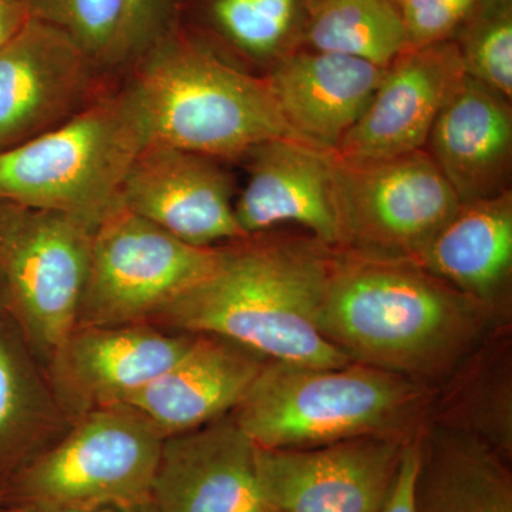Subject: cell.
I'll list each match as a JSON object with an SVG mask.
<instances>
[{
    "mask_svg": "<svg viewBox=\"0 0 512 512\" xmlns=\"http://www.w3.org/2000/svg\"><path fill=\"white\" fill-rule=\"evenodd\" d=\"M332 265L315 247L299 242L221 251L211 274L158 316L175 328L237 343L271 362L348 365L353 360L318 326Z\"/></svg>",
    "mask_w": 512,
    "mask_h": 512,
    "instance_id": "obj_1",
    "label": "cell"
},
{
    "mask_svg": "<svg viewBox=\"0 0 512 512\" xmlns=\"http://www.w3.org/2000/svg\"><path fill=\"white\" fill-rule=\"evenodd\" d=\"M476 303L414 262L357 255L333 261L318 326L353 362L407 377L461 349Z\"/></svg>",
    "mask_w": 512,
    "mask_h": 512,
    "instance_id": "obj_2",
    "label": "cell"
},
{
    "mask_svg": "<svg viewBox=\"0 0 512 512\" xmlns=\"http://www.w3.org/2000/svg\"><path fill=\"white\" fill-rule=\"evenodd\" d=\"M121 97L144 147L234 158L275 138H298L266 80L190 45L156 50Z\"/></svg>",
    "mask_w": 512,
    "mask_h": 512,
    "instance_id": "obj_3",
    "label": "cell"
},
{
    "mask_svg": "<svg viewBox=\"0 0 512 512\" xmlns=\"http://www.w3.org/2000/svg\"><path fill=\"white\" fill-rule=\"evenodd\" d=\"M420 402L410 377L352 362L264 365L235 421L255 446L313 448L365 436H393Z\"/></svg>",
    "mask_w": 512,
    "mask_h": 512,
    "instance_id": "obj_4",
    "label": "cell"
},
{
    "mask_svg": "<svg viewBox=\"0 0 512 512\" xmlns=\"http://www.w3.org/2000/svg\"><path fill=\"white\" fill-rule=\"evenodd\" d=\"M143 147L123 97L101 101L0 151V202L62 212L97 228L120 207L124 178Z\"/></svg>",
    "mask_w": 512,
    "mask_h": 512,
    "instance_id": "obj_5",
    "label": "cell"
},
{
    "mask_svg": "<svg viewBox=\"0 0 512 512\" xmlns=\"http://www.w3.org/2000/svg\"><path fill=\"white\" fill-rule=\"evenodd\" d=\"M163 441L161 431L134 410L107 406L23 468L9 485V500L90 511L150 500Z\"/></svg>",
    "mask_w": 512,
    "mask_h": 512,
    "instance_id": "obj_6",
    "label": "cell"
},
{
    "mask_svg": "<svg viewBox=\"0 0 512 512\" xmlns=\"http://www.w3.org/2000/svg\"><path fill=\"white\" fill-rule=\"evenodd\" d=\"M332 173L342 244L366 258L416 261L461 205L426 150Z\"/></svg>",
    "mask_w": 512,
    "mask_h": 512,
    "instance_id": "obj_7",
    "label": "cell"
},
{
    "mask_svg": "<svg viewBox=\"0 0 512 512\" xmlns=\"http://www.w3.org/2000/svg\"><path fill=\"white\" fill-rule=\"evenodd\" d=\"M221 249L194 247L123 205L96 228L79 316L94 326L158 315L220 261Z\"/></svg>",
    "mask_w": 512,
    "mask_h": 512,
    "instance_id": "obj_8",
    "label": "cell"
},
{
    "mask_svg": "<svg viewBox=\"0 0 512 512\" xmlns=\"http://www.w3.org/2000/svg\"><path fill=\"white\" fill-rule=\"evenodd\" d=\"M96 228L62 212L0 202V271L33 335L62 349L79 318Z\"/></svg>",
    "mask_w": 512,
    "mask_h": 512,
    "instance_id": "obj_9",
    "label": "cell"
},
{
    "mask_svg": "<svg viewBox=\"0 0 512 512\" xmlns=\"http://www.w3.org/2000/svg\"><path fill=\"white\" fill-rule=\"evenodd\" d=\"M404 444L365 436L295 450L256 446L259 500L276 512H382Z\"/></svg>",
    "mask_w": 512,
    "mask_h": 512,
    "instance_id": "obj_10",
    "label": "cell"
},
{
    "mask_svg": "<svg viewBox=\"0 0 512 512\" xmlns=\"http://www.w3.org/2000/svg\"><path fill=\"white\" fill-rule=\"evenodd\" d=\"M464 76L456 43L407 47L384 70L365 113L332 157L372 164L424 150L434 121Z\"/></svg>",
    "mask_w": 512,
    "mask_h": 512,
    "instance_id": "obj_11",
    "label": "cell"
},
{
    "mask_svg": "<svg viewBox=\"0 0 512 512\" xmlns=\"http://www.w3.org/2000/svg\"><path fill=\"white\" fill-rule=\"evenodd\" d=\"M231 183L211 158L164 146H146L124 178L120 204L175 238L211 247L245 239L231 198Z\"/></svg>",
    "mask_w": 512,
    "mask_h": 512,
    "instance_id": "obj_12",
    "label": "cell"
},
{
    "mask_svg": "<svg viewBox=\"0 0 512 512\" xmlns=\"http://www.w3.org/2000/svg\"><path fill=\"white\" fill-rule=\"evenodd\" d=\"M89 60L72 37L30 18L0 49V151L56 127L83 96Z\"/></svg>",
    "mask_w": 512,
    "mask_h": 512,
    "instance_id": "obj_13",
    "label": "cell"
},
{
    "mask_svg": "<svg viewBox=\"0 0 512 512\" xmlns=\"http://www.w3.org/2000/svg\"><path fill=\"white\" fill-rule=\"evenodd\" d=\"M256 446L234 420L163 441L151 500L161 512H251L261 505Z\"/></svg>",
    "mask_w": 512,
    "mask_h": 512,
    "instance_id": "obj_14",
    "label": "cell"
},
{
    "mask_svg": "<svg viewBox=\"0 0 512 512\" xmlns=\"http://www.w3.org/2000/svg\"><path fill=\"white\" fill-rule=\"evenodd\" d=\"M249 156L251 175L234 204L235 218L247 237L296 222L311 229L320 244H342L332 154L298 138H275Z\"/></svg>",
    "mask_w": 512,
    "mask_h": 512,
    "instance_id": "obj_15",
    "label": "cell"
},
{
    "mask_svg": "<svg viewBox=\"0 0 512 512\" xmlns=\"http://www.w3.org/2000/svg\"><path fill=\"white\" fill-rule=\"evenodd\" d=\"M384 70L339 53H299L266 82L286 124L303 143L332 154L375 96Z\"/></svg>",
    "mask_w": 512,
    "mask_h": 512,
    "instance_id": "obj_16",
    "label": "cell"
},
{
    "mask_svg": "<svg viewBox=\"0 0 512 512\" xmlns=\"http://www.w3.org/2000/svg\"><path fill=\"white\" fill-rule=\"evenodd\" d=\"M264 363L237 343L202 335L167 372L128 397V407L160 431L184 433L237 409Z\"/></svg>",
    "mask_w": 512,
    "mask_h": 512,
    "instance_id": "obj_17",
    "label": "cell"
},
{
    "mask_svg": "<svg viewBox=\"0 0 512 512\" xmlns=\"http://www.w3.org/2000/svg\"><path fill=\"white\" fill-rule=\"evenodd\" d=\"M430 157L461 204L503 194L510 173V100L464 76L431 127Z\"/></svg>",
    "mask_w": 512,
    "mask_h": 512,
    "instance_id": "obj_18",
    "label": "cell"
},
{
    "mask_svg": "<svg viewBox=\"0 0 512 512\" xmlns=\"http://www.w3.org/2000/svg\"><path fill=\"white\" fill-rule=\"evenodd\" d=\"M414 512H512L510 468L495 447L453 427L419 439Z\"/></svg>",
    "mask_w": 512,
    "mask_h": 512,
    "instance_id": "obj_19",
    "label": "cell"
},
{
    "mask_svg": "<svg viewBox=\"0 0 512 512\" xmlns=\"http://www.w3.org/2000/svg\"><path fill=\"white\" fill-rule=\"evenodd\" d=\"M414 264L477 301L490 296L511 271L510 192L461 204Z\"/></svg>",
    "mask_w": 512,
    "mask_h": 512,
    "instance_id": "obj_20",
    "label": "cell"
},
{
    "mask_svg": "<svg viewBox=\"0 0 512 512\" xmlns=\"http://www.w3.org/2000/svg\"><path fill=\"white\" fill-rule=\"evenodd\" d=\"M194 339L146 328L93 329L62 349L83 390L106 406H120L174 366Z\"/></svg>",
    "mask_w": 512,
    "mask_h": 512,
    "instance_id": "obj_21",
    "label": "cell"
},
{
    "mask_svg": "<svg viewBox=\"0 0 512 512\" xmlns=\"http://www.w3.org/2000/svg\"><path fill=\"white\" fill-rule=\"evenodd\" d=\"M308 36L318 52L357 57L382 69L407 49L402 13L390 0H320Z\"/></svg>",
    "mask_w": 512,
    "mask_h": 512,
    "instance_id": "obj_22",
    "label": "cell"
},
{
    "mask_svg": "<svg viewBox=\"0 0 512 512\" xmlns=\"http://www.w3.org/2000/svg\"><path fill=\"white\" fill-rule=\"evenodd\" d=\"M32 18L72 37L89 59L126 56V0H26Z\"/></svg>",
    "mask_w": 512,
    "mask_h": 512,
    "instance_id": "obj_23",
    "label": "cell"
},
{
    "mask_svg": "<svg viewBox=\"0 0 512 512\" xmlns=\"http://www.w3.org/2000/svg\"><path fill=\"white\" fill-rule=\"evenodd\" d=\"M457 45L467 76L510 100L512 96V16L510 0H480ZM466 19V20H467Z\"/></svg>",
    "mask_w": 512,
    "mask_h": 512,
    "instance_id": "obj_24",
    "label": "cell"
},
{
    "mask_svg": "<svg viewBox=\"0 0 512 512\" xmlns=\"http://www.w3.org/2000/svg\"><path fill=\"white\" fill-rule=\"evenodd\" d=\"M296 0H217L215 18L242 49L269 55L291 28Z\"/></svg>",
    "mask_w": 512,
    "mask_h": 512,
    "instance_id": "obj_25",
    "label": "cell"
},
{
    "mask_svg": "<svg viewBox=\"0 0 512 512\" xmlns=\"http://www.w3.org/2000/svg\"><path fill=\"white\" fill-rule=\"evenodd\" d=\"M480 0H406L402 19L407 47L444 42L470 16Z\"/></svg>",
    "mask_w": 512,
    "mask_h": 512,
    "instance_id": "obj_26",
    "label": "cell"
},
{
    "mask_svg": "<svg viewBox=\"0 0 512 512\" xmlns=\"http://www.w3.org/2000/svg\"><path fill=\"white\" fill-rule=\"evenodd\" d=\"M127 22L124 36V53L133 52L146 45L158 23L163 18L167 0H126Z\"/></svg>",
    "mask_w": 512,
    "mask_h": 512,
    "instance_id": "obj_27",
    "label": "cell"
},
{
    "mask_svg": "<svg viewBox=\"0 0 512 512\" xmlns=\"http://www.w3.org/2000/svg\"><path fill=\"white\" fill-rule=\"evenodd\" d=\"M419 466V439L407 441L396 480L382 512H414L413 488Z\"/></svg>",
    "mask_w": 512,
    "mask_h": 512,
    "instance_id": "obj_28",
    "label": "cell"
},
{
    "mask_svg": "<svg viewBox=\"0 0 512 512\" xmlns=\"http://www.w3.org/2000/svg\"><path fill=\"white\" fill-rule=\"evenodd\" d=\"M19 377L8 348L0 342V434L15 419L19 407Z\"/></svg>",
    "mask_w": 512,
    "mask_h": 512,
    "instance_id": "obj_29",
    "label": "cell"
},
{
    "mask_svg": "<svg viewBox=\"0 0 512 512\" xmlns=\"http://www.w3.org/2000/svg\"><path fill=\"white\" fill-rule=\"evenodd\" d=\"M30 18L26 0H0V49L18 35Z\"/></svg>",
    "mask_w": 512,
    "mask_h": 512,
    "instance_id": "obj_30",
    "label": "cell"
},
{
    "mask_svg": "<svg viewBox=\"0 0 512 512\" xmlns=\"http://www.w3.org/2000/svg\"><path fill=\"white\" fill-rule=\"evenodd\" d=\"M0 512H96L83 510V508L56 507V505H37V504H15L12 508Z\"/></svg>",
    "mask_w": 512,
    "mask_h": 512,
    "instance_id": "obj_31",
    "label": "cell"
},
{
    "mask_svg": "<svg viewBox=\"0 0 512 512\" xmlns=\"http://www.w3.org/2000/svg\"><path fill=\"white\" fill-rule=\"evenodd\" d=\"M120 512H161L153 500L141 501V503L130 505V507L121 508Z\"/></svg>",
    "mask_w": 512,
    "mask_h": 512,
    "instance_id": "obj_32",
    "label": "cell"
},
{
    "mask_svg": "<svg viewBox=\"0 0 512 512\" xmlns=\"http://www.w3.org/2000/svg\"><path fill=\"white\" fill-rule=\"evenodd\" d=\"M251 512H276L274 510H271V508L265 507V505H259V507H256L254 511Z\"/></svg>",
    "mask_w": 512,
    "mask_h": 512,
    "instance_id": "obj_33",
    "label": "cell"
},
{
    "mask_svg": "<svg viewBox=\"0 0 512 512\" xmlns=\"http://www.w3.org/2000/svg\"><path fill=\"white\" fill-rule=\"evenodd\" d=\"M390 2L399 3V5L402 6L403 3L406 2V0H390Z\"/></svg>",
    "mask_w": 512,
    "mask_h": 512,
    "instance_id": "obj_34",
    "label": "cell"
}]
</instances>
